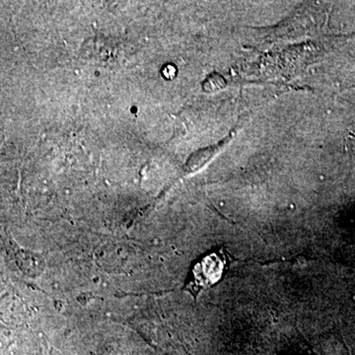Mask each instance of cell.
<instances>
[{
    "instance_id": "4",
    "label": "cell",
    "mask_w": 355,
    "mask_h": 355,
    "mask_svg": "<svg viewBox=\"0 0 355 355\" xmlns=\"http://www.w3.org/2000/svg\"><path fill=\"white\" fill-rule=\"evenodd\" d=\"M177 69L174 65L168 64L166 65L164 69L162 70L163 76L165 77L166 79H173L175 76H176Z\"/></svg>"
},
{
    "instance_id": "3",
    "label": "cell",
    "mask_w": 355,
    "mask_h": 355,
    "mask_svg": "<svg viewBox=\"0 0 355 355\" xmlns=\"http://www.w3.org/2000/svg\"><path fill=\"white\" fill-rule=\"evenodd\" d=\"M224 86H225V80L219 74H211L205 79L202 84L203 90L207 92H216V91L224 88Z\"/></svg>"
},
{
    "instance_id": "1",
    "label": "cell",
    "mask_w": 355,
    "mask_h": 355,
    "mask_svg": "<svg viewBox=\"0 0 355 355\" xmlns=\"http://www.w3.org/2000/svg\"><path fill=\"white\" fill-rule=\"evenodd\" d=\"M229 266L227 254L223 249L203 257L191 268L184 291L190 292L193 298L202 289L209 288L220 282Z\"/></svg>"
},
{
    "instance_id": "2",
    "label": "cell",
    "mask_w": 355,
    "mask_h": 355,
    "mask_svg": "<svg viewBox=\"0 0 355 355\" xmlns=\"http://www.w3.org/2000/svg\"><path fill=\"white\" fill-rule=\"evenodd\" d=\"M217 150H218V147L203 148L202 150L198 151V153H193L191 156L187 166L191 169V171H193V169H197V168H200V166L207 163V161L211 158L212 155H214Z\"/></svg>"
}]
</instances>
